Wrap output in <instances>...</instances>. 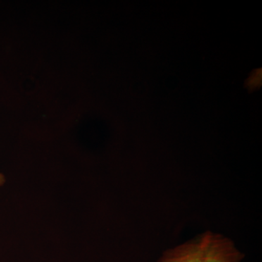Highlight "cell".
<instances>
[{
    "mask_svg": "<svg viewBox=\"0 0 262 262\" xmlns=\"http://www.w3.org/2000/svg\"><path fill=\"white\" fill-rule=\"evenodd\" d=\"M245 257L230 237L208 230L165 250L157 262H243Z\"/></svg>",
    "mask_w": 262,
    "mask_h": 262,
    "instance_id": "1",
    "label": "cell"
},
{
    "mask_svg": "<svg viewBox=\"0 0 262 262\" xmlns=\"http://www.w3.org/2000/svg\"><path fill=\"white\" fill-rule=\"evenodd\" d=\"M4 182H5L4 177H3V174L0 173V186L3 185V184H4Z\"/></svg>",
    "mask_w": 262,
    "mask_h": 262,
    "instance_id": "2",
    "label": "cell"
}]
</instances>
